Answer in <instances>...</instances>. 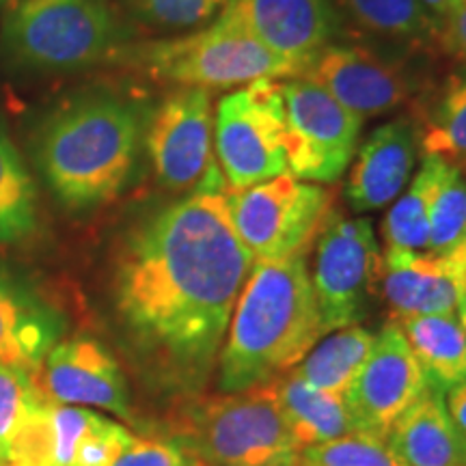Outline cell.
<instances>
[{
	"label": "cell",
	"instance_id": "9c48e42d",
	"mask_svg": "<svg viewBox=\"0 0 466 466\" xmlns=\"http://www.w3.org/2000/svg\"><path fill=\"white\" fill-rule=\"evenodd\" d=\"M309 275L324 333L363 322L382 281V253L370 220L330 209Z\"/></svg>",
	"mask_w": 466,
	"mask_h": 466
},
{
	"label": "cell",
	"instance_id": "836d02e7",
	"mask_svg": "<svg viewBox=\"0 0 466 466\" xmlns=\"http://www.w3.org/2000/svg\"><path fill=\"white\" fill-rule=\"evenodd\" d=\"M442 400H445L447 415H450L453 428L466 441V380L442 391Z\"/></svg>",
	"mask_w": 466,
	"mask_h": 466
},
{
	"label": "cell",
	"instance_id": "484cf974",
	"mask_svg": "<svg viewBox=\"0 0 466 466\" xmlns=\"http://www.w3.org/2000/svg\"><path fill=\"white\" fill-rule=\"evenodd\" d=\"M466 242V175L456 162L436 156L430 192V242L425 253L445 255Z\"/></svg>",
	"mask_w": 466,
	"mask_h": 466
},
{
	"label": "cell",
	"instance_id": "f35d334b",
	"mask_svg": "<svg viewBox=\"0 0 466 466\" xmlns=\"http://www.w3.org/2000/svg\"><path fill=\"white\" fill-rule=\"evenodd\" d=\"M277 466H300L299 460H294V462H283V464H277Z\"/></svg>",
	"mask_w": 466,
	"mask_h": 466
},
{
	"label": "cell",
	"instance_id": "5b68a950",
	"mask_svg": "<svg viewBox=\"0 0 466 466\" xmlns=\"http://www.w3.org/2000/svg\"><path fill=\"white\" fill-rule=\"evenodd\" d=\"M121 58L160 83L206 91L300 76L299 67L268 50L248 31L231 5L197 31L127 46Z\"/></svg>",
	"mask_w": 466,
	"mask_h": 466
},
{
	"label": "cell",
	"instance_id": "d4e9b609",
	"mask_svg": "<svg viewBox=\"0 0 466 466\" xmlns=\"http://www.w3.org/2000/svg\"><path fill=\"white\" fill-rule=\"evenodd\" d=\"M436 175V156H425L412 182L389 208L382 220L384 248L425 253L430 242V192Z\"/></svg>",
	"mask_w": 466,
	"mask_h": 466
},
{
	"label": "cell",
	"instance_id": "d590c367",
	"mask_svg": "<svg viewBox=\"0 0 466 466\" xmlns=\"http://www.w3.org/2000/svg\"><path fill=\"white\" fill-rule=\"evenodd\" d=\"M456 316H458V319H460V324H462V329L466 330V283H464L462 294H460L458 309H456Z\"/></svg>",
	"mask_w": 466,
	"mask_h": 466
},
{
	"label": "cell",
	"instance_id": "7402d4cb",
	"mask_svg": "<svg viewBox=\"0 0 466 466\" xmlns=\"http://www.w3.org/2000/svg\"><path fill=\"white\" fill-rule=\"evenodd\" d=\"M374 343L376 335L360 326L339 329L324 341H318L288 374L300 378L309 387L343 398L374 350Z\"/></svg>",
	"mask_w": 466,
	"mask_h": 466
},
{
	"label": "cell",
	"instance_id": "30bf717a",
	"mask_svg": "<svg viewBox=\"0 0 466 466\" xmlns=\"http://www.w3.org/2000/svg\"><path fill=\"white\" fill-rule=\"evenodd\" d=\"M145 147L167 190L227 188L214 162L212 91L177 86L168 93L145 126Z\"/></svg>",
	"mask_w": 466,
	"mask_h": 466
},
{
	"label": "cell",
	"instance_id": "74e56055",
	"mask_svg": "<svg viewBox=\"0 0 466 466\" xmlns=\"http://www.w3.org/2000/svg\"><path fill=\"white\" fill-rule=\"evenodd\" d=\"M17 0H0V11H7L11 5H15Z\"/></svg>",
	"mask_w": 466,
	"mask_h": 466
},
{
	"label": "cell",
	"instance_id": "7a4b0ae2",
	"mask_svg": "<svg viewBox=\"0 0 466 466\" xmlns=\"http://www.w3.org/2000/svg\"><path fill=\"white\" fill-rule=\"evenodd\" d=\"M145 126L137 104L124 97H72L37 126L33 162L61 206L74 212L106 206L130 182Z\"/></svg>",
	"mask_w": 466,
	"mask_h": 466
},
{
	"label": "cell",
	"instance_id": "d6a6232c",
	"mask_svg": "<svg viewBox=\"0 0 466 466\" xmlns=\"http://www.w3.org/2000/svg\"><path fill=\"white\" fill-rule=\"evenodd\" d=\"M441 44L466 63V0H456L441 20Z\"/></svg>",
	"mask_w": 466,
	"mask_h": 466
},
{
	"label": "cell",
	"instance_id": "52a82bcc",
	"mask_svg": "<svg viewBox=\"0 0 466 466\" xmlns=\"http://www.w3.org/2000/svg\"><path fill=\"white\" fill-rule=\"evenodd\" d=\"M225 201L233 229L255 264L307 255L333 209L322 184L302 182L291 173L248 188H225Z\"/></svg>",
	"mask_w": 466,
	"mask_h": 466
},
{
	"label": "cell",
	"instance_id": "83f0119b",
	"mask_svg": "<svg viewBox=\"0 0 466 466\" xmlns=\"http://www.w3.org/2000/svg\"><path fill=\"white\" fill-rule=\"evenodd\" d=\"M300 466H408L391 450L387 439L370 434H350L343 439L305 447Z\"/></svg>",
	"mask_w": 466,
	"mask_h": 466
},
{
	"label": "cell",
	"instance_id": "8992f818",
	"mask_svg": "<svg viewBox=\"0 0 466 466\" xmlns=\"http://www.w3.org/2000/svg\"><path fill=\"white\" fill-rule=\"evenodd\" d=\"M175 434L184 451L208 466H277L294 462L302 451L266 384L197 395L179 410Z\"/></svg>",
	"mask_w": 466,
	"mask_h": 466
},
{
	"label": "cell",
	"instance_id": "7c38bea8",
	"mask_svg": "<svg viewBox=\"0 0 466 466\" xmlns=\"http://www.w3.org/2000/svg\"><path fill=\"white\" fill-rule=\"evenodd\" d=\"M432 389L404 333L389 322L376 335L371 354L343 395L359 434L387 439L398 419Z\"/></svg>",
	"mask_w": 466,
	"mask_h": 466
},
{
	"label": "cell",
	"instance_id": "44dd1931",
	"mask_svg": "<svg viewBox=\"0 0 466 466\" xmlns=\"http://www.w3.org/2000/svg\"><path fill=\"white\" fill-rule=\"evenodd\" d=\"M428 374L432 387L447 391L466 380V330L456 313L391 319Z\"/></svg>",
	"mask_w": 466,
	"mask_h": 466
},
{
	"label": "cell",
	"instance_id": "1f68e13d",
	"mask_svg": "<svg viewBox=\"0 0 466 466\" xmlns=\"http://www.w3.org/2000/svg\"><path fill=\"white\" fill-rule=\"evenodd\" d=\"M186 462L188 451H184L177 442L134 436V441L110 466H184Z\"/></svg>",
	"mask_w": 466,
	"mask_h": 466
},
{
	"label": "cell",
	"instance_id": "ab89813d",
	"mask_svg": "<svg viewBox=\"0 0 466 466\" xmlns=\"http://www.w3.org/2000/svg\"><path fill=\"white\" fill-rule=\"evenodd\" d=\"M0 466H15V464H11V462H7V460H0Z\"/></svg>",
	"mask_w": 466,
	"mask_h": 466
},
{
	"label": "cell",
	"instance_id": "9a60e30c",
	"mask_svg": "<svg viewBox=\"0 0 466 466\" xmlns=\"http://www.w3.org/2000/svg\"><path fill=\"white\" fill-rule=\"evenodd\" d=\"M244 25L268 50L307 72L330 46L337 17L330 0H229Z\"/></svg>",
	"mask_w": 466,
	"mask_h": 466
},
{
	"label": "cell",
	"instance_id": "60d3db41",
	"mask_svg": "<svg viewBox=\"0 0 466 466\" xmlns=\"http://www.w3.org/2000/svg\"><path fill=\"white\" fill-rule=\"evenodd\" d=\"M462 165H464V168H466V160H464V162H462Z\"/></svg>",
	"mask_w": 466,
	"mask_h": 466
},
{
	"label": "cell",
	"instance_id": "ffe728a7",
	"mask_svg": "<svg viewBox=\"0 0 466 466\" xmlns=\"http://www.w3.org/2000/svg\"><path fill=\"white\" fill-rule=\"evenodd\" d=\"M266 387L275 398L279 410L302 450L319 445V442L359 434L346 400L339 395L309 387L307 382L291 374L279 376L275 380L266 382Z\"/></svg>",
	"mask_w": 466,
	"mask_h": 466
},
{
	"label": "cell",
	"instance_id": "ba28073f",
	"mask_svg": "<svg viewBox=\"0 0 466 466\" xmlns=\"http://www.w3.org/2000/svg\"><path fill=\"white\" fill-rule=\"evenodd\" d=\"M214 154L227 188L233 190L289 173L281 80H258L220 97Z\"/></svg>",
	"mask_w": 466,
	"mask_h": 466
},
{
	"label": "cell",
	"instance_id": "4fadbf2b",
	"mask_svg": "<svg viewBox=\"0 0 466 466\" xmlns=\"http://www.w3.org/2000/svg\"><path fill=\"white\" fill-rule=\"evenodd\" d=\"M359 119H374L404 106L412 83L404 69L359 46H326L302 74Z\"/></svg>",
	"mask_w": 466,
	"mask_h": 466
},
{
	"label": "cell",
	"instance_id": "8d00e7d4",
	"mask_svg": "<svg viewBox=\"0 0 466 466\" xmlns=\"http://www.w3.org/2000/svg\"><path fill=\"white\" fill-rule=\"evenodd\" d=\"M184 466H208V464H206V462H201V460H199V458L190 456V453H188V462H186Z\"/></svg>",
	"mask_w": 466,
	"mask_h": 466
},
{
	"label": "cell",
	"instance_id": "ac0fdd59",
	"mask_svg": "<svg viewBox=\"0 0 466 466\" xmlns=\"http://www.w3.org/2000/svg\"><path fill=\"white\" fill-rule=\"evenodd\" d=\"M102 415L85 406L39 400L9 442L7 462L15 466H72L80 441Z\"/></svg>",
	"mask_w": 466,
	"mask_h": 466
},
{
	"label": "cell",
	"instance_id": "e0dca14e",
	"mask_svg": "<svg viewBox=\"0 0 466 466\" xmlns=\"http://www.w3.org/2000/svg\"><path fill=\"white\" fill-rule=\"evenodd\" d=\"M61 333L58 311L0 261V365L35 376Z\"/></svg>",
	"mask_w": 466,
	"mask_h": 466
},
{
	"label": "cell",
	"instance_id": "277c9868",
	"mask_svg": "<svg viewBox=\"0 0 466 466\" xmlns=\"http://www.w3.org/2000/svg\"><path fill=\"white\" fill-rule=\"evenodd\" d=\"M127 46L104 0H17L0 25V56L17 72H80L121 58Z\"/></svg>",
	"mask_w": 466,
	"mask_h": 466
},
{
	"label": "cell",
	"instance_id": "f1b7e54d",
	"mask_svg": "<svg viewBox=\"0 0 466 466\" xmlns=\"http://www.w3.org/2000/svg\"><path fill=\"white\" fill-rule=\"evenodd\" d=\"M134 14L158 31L184 33L217 20L229 0H130Z\"/></svg>",
	"mask_w": 466,
	"mask_h": 466
},
{
	"label": "cell",
	"instance_id": "e575fe53",
	"mask_svg": "<svg viewBox=\"0 0 466 466\" xmlns=\"http://www.w3.org/2000/svg\"><path fill=\"white\" fill-rule=\"evenodd\" d=\"M421 3H423L425 7H428L430 11H432V14H434L436 17H439V20H442V17L450 14L451 7H453V3H456V0H421Z\"/></svg>",
	"mask_w": 466,
	"mask_h": 466
},
{
	"label": "cell",
	"instance_id": "8fae6325",
	"mask_svg": "<svg viewBox=\"0 0 466 466\" xmlns=\"http://www.w3.org/2000/svg\"><path fill=\"white\" fill-rule=\"evenodd\" d=\"M281 86L289 173L302 182H337L357 156L363 119L302 76L281 80Z\"/></svg>",
	"mask_w": 466,
	"mask_h": 466
},
{
	"label": "cell",
	"instance_id": "cb8c5ba5",
	"mask_svg": "<svg viewBox=\"0 0 466 466\" xmlns=\"http://www.w3.org/2000/svg\"><path fill=\"white\" fill-rule=\"evenodd\" d=\"M37 188L0 119V244L25 242L37 229Z\"/></svg>",
	"mask_w": 466,
	"mask_h": 466
},
{
	"label": "cell",
	"instance_id": "603a6c76",
	"mask_svg": "<svg viewBox=\"0 0 466 466\" xmlns=\"http://www.w3.org/2000/svg\"><path fill=\"white\" fill-rule=\"evenodd\" d=\"M367 33L412 48L441 44V20L421 0H341Z\"/></svg>",
	"mask_w": 466,
	"mask_h": 466
},
{
	"label": "cell",
	"instance_id": "4dcf8cb0",
	"mask_svg": "<svg viewBox=\"0 0 466 466\" xmlns=\"http://www.w3.org/2000/svg\"><path fill=\"white\" fill-rule=\"evenodd\" d=\"M134 441V434L121 423L102 417L96 428L80 441L72 466H110Z\"/></svg>",
	"mask_w": 466,
	"mask_h": 466
},
{
	"label": "cell",
	"instance_id": "3957f363",
	"mask_svg": "<svg viewBox=\"0 0 466 466\" xmlns=\"http://www.w3.org/2000/svg\"><path fill=\"white\" fill-rule=\"evenodd\" d=\"M324 335L307 255L258 261L218 354L220 393L248 391L288 374Z\"/></svg>",
	"mask_w": 466,
	"mask_h": 466
},
{
	"label": "cell",
	"instance_id": "4316f807",
	"mask_svg": "<svg viewBox=\"0 0 466 466\" xmlns=\"http://www.w3.org/2000/svg\"><path fill=\"white\" fill-rule=\"evenodd\" d=\"M419 145L425 156L450 162L466 160V74L453 76L442 86L439 102L423 130H419Z\"/></svg>",
	"mask_w": 466,
	"mask_h": 466
},
{
	"label": "cell",
	"instance_id": "6da1fadb",
	"mask_svg": "<svg viewBox=\"0 0 466 466\" xmlns=\"http://www.w3.org/2000/svg\"><path fill=\"white\" fill-rule=\"evenodd\" d=\"M225 188H199L138 220L119 242L113 300L130 339L162 374L199 389L218 363L253 268Z\"/></svg>",
	"mask_w": 466,
	"mask_h": 466
},
{
	"label": "cell",
	"instance_id": "d6986e66",
	"mask_svg": "<svg viewBox=\"0 0 466 466\" xmlns=\"http://www.w3.org/2000/svg\"><path fill=\"white\" fill-rule=\"evenodd\" d=\"M387 442L408 466H466V441L453 428L436 387L398 419Z\"/></svg>",
	"mask_w": 466,
	"mask_h": 466
},
{
	"label": "cell",
	"instance_id": "f546056e",
	"mask_svg": "<svg viewBox=\"0 0 466 466\" xmlns=\"http://www.w3.org/2000/svg\"><path fill=\"white\" fill-rule=\"evenodd\" d=\"M42 398L33 374L0 365V460H7L9 442Z\"/></svg>",
	"mask_w": 466,
	"mask_h": 466
},
{
	"label": "cell",
	"instance_id": "2e32d148",
	"mask_svg": "<svg viewBox=\"0 0 466 466\" xmlns=\"http://www.w3.org/2000/svg\"><path fill=\"white\" fill-rule=\"evenodd\" d=\"M419 127L406 116L378 126L357 149L350 168L346 199L354 212L387 208L401 195L415 171Z\"/></svg>",
	"mask_w": 466,
	"mask_h": 466
},
{
	"label": "cell",
	"instance_id": "5bb4252c",
	"mask_svg": "<svg viewBox=\"0 0 466 466\" xmlns=\"http://www.w3.org/2000/svg\"><path fill=\"white\" fill-rule=\"evenodd\" d=\"M39 391L52 401L93 406L130 419V393L119 363L89 337L58 341L35 374Z\"/></svg>",
	"mask_w": 466,
	"mask_h": 466
}]
</instances>
